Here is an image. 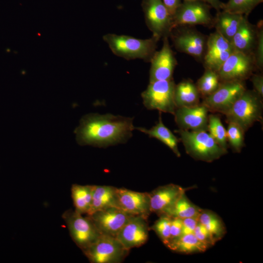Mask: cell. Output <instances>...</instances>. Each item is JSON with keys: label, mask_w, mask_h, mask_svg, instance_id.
<instances>
[{"label": "cell", "mask_w": 263, "mask_h": 263, "mask_svg": "<svg viewBox=\"0 0 263 263\" xmlns=\"http://www.w3.org/2000/svg\"><path fill=\"white\" fill-rule=\"evenodd\" d=\"M161 116V113H160L158 122L150 129L135 127V129L148 135L150 137L159 140L169 147L177 157H179L181 156V153L178 148V138L164 124Z\"/></svg>", "instance_id": "24"}, {"label": "cell", "mask_w": 263, "mask_h": 263, "mask_svg": "<svg viewBox=\"0 0 263 263\" xmlns=\"http://www.w3.org/2000/svg\"><path fill=\"white\" fill-rule=\"evenodd\" d=\"M207 132L221 147L227 150L226 130L218 115H208Z\"/></svg>", "instance_id": "30"}, {"label": "cell", "mask_w": 263, "mask_h": 263, "mask_svg": "<svg viewBox=\"0 0 263 263\" xmlns=\"http://www.w3.org/2000/svg\"><path fill=\"white\" fill-rule=\"evenodd\" d=\"M234 51L231 43L218 32L210 33L207 37L206 51L202 62L205 69L217 72Z\"/></svg>", "instance_id": "17"}, {"label": "cell", "mask_w": 263, "mask_h": 263, "mask_svg": "<svg viewBox=\"0 0 263 263\" xmlns=\"http://www.w3.org/2000/svg\"><path fill=\"white\" fill-rule=\"evenodd\" d=\"M193 234L201 242L208 248L216 243L208 230L199 222L196 226Z\"/></svg>", "instance_id": "35"}, {"label": "cell", "mask_w": 263, "mask_h": 263, "mask_svg": "<svg viewBox=\"0 0 263 263\" xmlns=\"http://www.w3.org/2000/svg\"><path fill=\"white\" fill-rule=\"evenodd\" d=\"M198 221L208 230L215 243L226 234V227L222 219L212 210L202 209Z\"/></svg>", "instance_id": "26"}, {"label": "cell", "mask_w": 263, "mask_h": 263, "mask_svg": "<svg viewBox=\"0 0 263 263\" xmlns=\"http://www.w3.org/2000/svg\"><path fill=\"white\" fill-rule=\"evenodd\" d=\"M93 185L73 184L71 196L75 210L81 214H87L91 206Z\"/></svg>", "instance_id": "27"}, {"label": "cell", "mask_w": 263, "mask_h": 263, "mask_svg": "<svg viewBox=\"0 0 263 263\" xmlns=\"http://www.w3.org/2000/svg\"><path fill=\"white\" fill-rule=\"evenodd\" d=\"M226 130L227 141L233 150L240 152L244 146V130L237 124L233 122H228Z\"/></svg>", "instance_id": "32"}, {"label": "cell", "mask_w": 263, "mask_h": 263, "mask_svg": "<svg viewBox=\"0 0 263 263\" xmlns=\"http://www.w3.org/2000/svg\"><path fill=\"white\" fill-rule=\"evenodd\" d=\"M201 210L188 199L185 193L176 202L168 216L181 219L196 217H198Z\"/></svg>", "instance_id": "28"}, {"label": "cell", "mask_w": 263, "mask_h": 263, "mask_svg": "<svg viewBox=\"0 0 263 263\" xmlns=\"http://www.w3.org/2000/svg\"><path fill=\"white\" fill-rule=\"evenodd\" d=\"M253 90L262 97H263V75L261 72L259 74H253L250 76Z\"/></svg>", "instance_id": "38"}, {"label": "cell", "mask_w": 263, "mask_h": 263, "mask_svg": "<svg viewBox=\"0 0 263 263\" xmlns=\"http://www.w3.org/2000/svg\"><path fill=\"white\" fill-rule=\"evenodd\" d=\"M186 151L195 160L212 162L227 153L207 131L176 130Z\"/></svg>", "instance_id": "3"}, {"label": "cell", "mask_w": 263, "mask_h": 263, "mask_svg": "<svg viewBox=\"0 0 263 263\" xmlns=\"http://www.w3.org/2000/svg\"><path fill=\"white\" fill-rule=\"evenodd\" d=\"M256 71L253 56L234 51L217 72L221 82L245 81Z\"/></svg>", "instance_id": "12"}, {"label": "cell", "mask_w": 263, "mask_h": 263, "mask_svg": "<svg viewBox=\"0 0 263 263\" xmlns=\"http://www.w3.org/2000/svg\"><path fill=\"white\" fill-rule=\"evenodd\" d=\"M87 216L92 220L101 234L116 237L132 215L118 207H113Z\"/></svg>", "instance_id": "13"}, {"label": "cell", "mask_w": 263, "mask_h": 263, "mask_svg": "<svg viewBox=\"0 0 263 263\" xmlns=\"http://www.w3.org/2000/svg\"><path fill=\"white\" fill-rule=\"evenodd\" d=\"M182 219L176 217H171L170 229V240L168 243L177 239L182 235Z\"/></svg>", "instance_id": "36"}, {"label": "cell", "mask_w": 263, "mask_h": 263, "mask_svg": "<svg viewBox=\"0 0 263 263\" xmlns=\"http://www.w3.org/2000/svg\"><path fill=\"white\" fill-rule=\"evenodd\" d=\"M134 129L133 118L92 113L81 118L74 132L79 145L105 148L125 143Z\"/></svg>", "instance_id": "1"}, {"label": "cell", "mask_w": 263, "mask_h": 263, "mask_svg": "<svg viewBox=\"0 0 263 263\" xmlns=\"http://www.w3.org/2000/svg\"><path fill=\"white\" fill-rule=\"evenodd\" d=\"M205 69L204 74L195 84L200 96L203 98L213 93L222 82L217 72Z\"/></svg>", "instance_id": "29"}, {"label": "cell", "mask_w": 263, "mask_h": 263, "mask_svg": "<svg viewBox=\"0 0 263 263\" xmlns=\"http://www.w3.org/2000/svg\"><path fill=\"white\" fill-rule=\"evenodd\" d=\"M170 14L172 15L182 3V0H162Z\"/></svg>", "instance_id": "39"}, {"label": "cell", "mask_w": 263, "mask_h": 263, "mask_svg": "<svg viewBox=\"0 0 263 263\" xmlns=\"http://www.w3.org/2000/svg\"><path fill=\"white\" fill-rule=\"evenodd\" d=\"M62 218L70 235L82 251L94 243L101 235L90 218L71 209L65 211Z\"/></svg>", "instance_id": "7"}, {"label": "cell", "mask_w": 263, "mask_h": 263, "mask_svg": "<svg viewBox=\"0 0 263 263\" xmlns=\"http://www.w3.org/2000/svg\"><path fill=\"white\" fill-rule=\"evenodd\" d=\"M159 217V218L149 228L150 230H152L156 233L166 245L170 240L171 217L166 215H162Z\"/></svg>", "instance_id": "33"}, {"label": "cell", "mask_w": 263, "mask_h": 263, "mask_svg": "<svg viewBox=\"0 0 263 263\" xmlns=\"http://www.w3.org/2000/svg\"><path fill=\"white\" fill-rule=\"evenodd\" d=\"M117 207L132 215L148 217L151 213L149 192H141L124 188L116 190Z\"/></svg>", "instance_id": "18"}, {"label": "cell", "mask_w": 263, "mask_h": 263, "mask_svg": "<svg viewBox=\"0 0 263 263\" xmlns=\"http://www.w3.org/2000/svg\"><path fill=\"white\" fill-rule=\"evenodd\" d=\"M183 1H200L208 4L212 8H214L217 12L222 10L224 2L220 0H183Z\"/></svg>", "instance_id": "40"}, {"label": "cell", "mask_w": 263, "mask_h": 263, "mask_svg": "<svg viewBox=\"0 0 263 263\" xmlns=\"http://www.w3.org/2000/svg\"><path fill=\"white\" fill-rule=\"evenodd\" d=\"M169 37L178 52L188 54L199 62H203L208 36L200 32L193 26L182 25L173 28Z\"/></svg>", "instance_id": "5"}, {"label": "cell", "mask_w": 263, "mask_h": 263, "mask_svg": "<svg viewBox=\"0 0 263 263\" xmlns=\"http://www.w3.org/2000/svg\"><path fill=\"white\" fill-rule=\"evenodd\" d=\"M211 8L208 4L200 1H183L172 16L173 28L196 25L213 28L214 17L210 12Z\"/></svg>", "instance_id": "9"}, {"label": "cell", "mask_w": 263, "mask_h": 263, "mask_svg": "<svg viewBox=\"0 0 263 263\" xmlns=\"http://www.w3.org/2000/svg\"><path fill=\"white\" fill-rule=\"evenodd\" d=\"M208 112L202 103L191 107L178 108L174 114L175 121L179 129L207 131Z\"/></svg>", "instance_id": "19"}, {"label": "cell", "mask_w": 263, "mask_h": 263, "mask_svg": "<svg viewBox=\"0 0 263 263\" xmlns=\"http://www.w3.org/2000/svg\"><path fill=\"white\" fill-rule=\"evenodd\" d=\"M144 215H132L123 226L116 238L127 250L138 247L148 241L150 228Z\"/></svg>", "instance_id": "14"}, {"label": "cell", "mask_w": 263, "mask_h": 263, "mask_svg": "<svg viewBox=\"0 0 263 263\" xmlns=\"http://www.w3.org/2000/svg\"><path fill=\"white\" fill-rule=\"evenodd\" d=\"M182 234H192L199 223L198 217L188 218L182 219Z\"/></svg>", "instance_id": "37"}, {"label": "cell", "mask_w": 263, "mask_h": 263, "mask_svg": "<svg viewBox=\"0 0 263 263\" xmlns=\"http://www.w3.org/2000/svg\"><path fill=\"white\" fill-rule=\"evenodd\" d=\"M257 38L253 57L254 60L256 71L261 72L263 69V21L260 20L256 24Z\"/></svg>", "instance_id": "34"}, {"label": "cell", "mask_w": 263, "mask_h": 263, "mask_svg": "<svg viewBox=\"0 0 263 263\" xmlns=\"http://www.w3.org/2000/svg\"><path fill=\"white\" fill-rule=\"evenodd\" d=\"M116 188L110 186L93 185L92 200L87 215L108 207H117Z\"/></svg>", "instance_id": "22"}, {"label": "cell", "mask_w": 263, "mask_h": 263, "mask_svg": "<svg viewBox=\"0 0 263 263\" xmlns=\"http://www.w3.org/2000/svg\"><path fill=\"white\" fill-rule=\"evenodd\" d=\"M263 0H229L224 3L222 10L248 16Z\"/></svg>", "instance_id": "31"}, {"label": "cell", "mask_w": 263, "mask_h": 263, "mask_svg": "<svg viewBox=\"0 0 263 263\" xmlns=\"http://www.w3.org/2000/svg\"><path fill=\"white\" fill-rule=\"evenodd\" d=\"M244 15L224 10L217 12L214 18L213 27L224 38L231 42Z\"/></svg>", "instance_id": "21"}, {"label": "cell", "mask_w": 263, "mask_h": 263, "mask_svg": "<svg viewBox=\"0 0 263 263\" xmlns=\"http://www.w3.org/2000/svg\"><path fill=\"white\" fill-rule=\"evenodd\" d=\"M141 6L146 25L152 36L169 38L173 29L172 16L162 0H142Z\"/></svg>", "instance_id": "10"}, {"label": "cell", "mask_w": 263, "mask_h": 263, "mask_svg": "<svg viewBox=\"0 0 263 263\" xmlns=\"http://www.w3.org/2000/svg\"><path fill=\"white\" fill-rule=\"evenodd\" d=\"M256 38V25L250 23L248 16L244 15L231 43L235 51L253 56Z\"/></svg>", "instance_id": "20"}, {"label": "cell", "mask_w": 263, "mask_h": 263, "mask_svg": "<svg viewBox=\"0 0 263 263\" xmlns=\"http://www.w3.org/2000/svg\"><path fill=\"white\" fill-rule=\"evenodd\" d=\"M166 246L174 252L186 254L202 253L208 248L193 233L182 235Z\"/></svg>", "instance_id": "25"}, {"label": "cell", "mask_w": 263, "mask_h": 263, "mask_svg": "<svg viewBox=\"0 0 263 263\" xmlns=\"http://www.w3.org/2000/svg\"><path fill=\"white\" fill-rule=\"evenodd\" d=\"M262 98L253 90L246 89L225 114L227 122L237 124L245 132L255 122L262 121Z\"/></svg>", "instance_id": "4"}, {"label": "cell", "mask_w": 263, "mask_h": 263, "mask_svg": "<svg viewBox=\"0 0 263 263\" xmlns=\"http://www.w3.org/2000/svg\"><path fill=\"white\" fill-rule=\"evenodd\" d=\"M82 251L92 263H120L129 252L115 237L103 234Z\"/></svg>", "instance_id": "8"}, {"label": "cell", "mask_w": 263, "mask_h": 263, "mask_svg": "<svg viewBox=\"0 0 263 263\" xmlns=\"http://www.w3.org/2000/svg\"><path fill=\"white\" fill-rule=\"evenodd\" d=\"M190 188L174 184L157 187L149 193L151 213H155L158 216L168 215L178 199Z\"/></svg>", "instance_id": "16"}, {"label": "cell", "mask_w": 263, "mask_h": 263, "mask_svg": "<svg viewBox=\"0 0 263 263\" xmlns=\"http://www.w3.org/2000/svg\"><path fill=\"white\" fill-rule=\"evenodd\" d=\"M103 38L115 55L127 60L141 59L146 62L150 61L160 40L153 36L142 39L110 33L105 35Z\"/></svg>", "instance_id": "2"}, {"label": "cell", "mask_w": 263, "mask_h": 263, "mask_svg": "<svg viewBox=\"0 0 263 263\" xmlns=\"http://www.w3.org/2000/svg\"><path fill=\"white\" fill-rule=\"evenodd\" d=\"M200 97L196 84L191 80H183L175 84L174 101L176 108L198 105Z\"/></svg>", "instance_id": "23"}, {"label": "cell", "mask_w": 263, "mask_h": 263, "mask_svg": "<svg viewBox=\"0 0 263 263\" xmlns=\"http://www.w3.org/2000/svg\"><path fill=\"white\" fill-rule=\"evenodd\" d=\"M162 39L161 49L155 52L150 61V82L173 79V74L177 65L169 38L165 37Z\"/></svg>", "instance_id": "15"}, {"label": "cell", "mask_w": 263, "mask_h": 263, "mask_svg": "<svg viewBox=\"0 0 263 263\" xmlns=\"http://www.w3.org/2000/svg\"><path fill=\"white\" fill-rule=\"evenodd\" d=\"M246 89L243 81L222 82L213 93L203 98L202 104L209 112L225 114Z\"/></svg>", "instance_id": "11"}, {"label": "cell", "mask_w": 263, "mask_h": 263, "mask_svg": "<svg viewBox=\"0 0 263 263\" xmlns=\"http://www.w3.org/2000/svg\"><path fill=\"white\" fill-rule=\"evenodd\" d=\"M175 83L173 79L150 82L141 94L143 103L148 110L174 115L176 108L174 101Z\"/></svg>", "instance_id": "6"}]
</instances>
